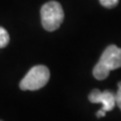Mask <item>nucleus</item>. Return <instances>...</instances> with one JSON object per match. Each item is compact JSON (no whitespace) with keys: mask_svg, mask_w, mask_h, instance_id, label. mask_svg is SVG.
I'll list each match as a JSON object with an SVG mask.
<instances>
[{"mask_svg":"<svg viewBox=\"0 0 121 121\" xmlns=\"http://www.w3.org/2000/svg\"><path fill=\"white\" fill-rule=\"evenodd\" d=\"M9 43V35L5 28L0 26V48H5Z\"/></svg>","mask_w":121,"mask_h":121,"instance_id":"nucleus-5","label":"nucleus"},{"mask_svg":"<svg viewBox=\"0 0 121 121\" xmlns=\"http://www.w3.org/2000/svg\"><path fill=\"white\" fill-rule=\"evenodd\" d=\"M121 68V48L110 44L105 48L99 62L93 69V76L97 80H104L113 70Z\"/></svg>","mask_w":121,"mask_h":121,"instance_id":"nucleus-1","label":"nucleus"},{"mask_svg":"<svg viewBox=\"0 0 121 121\" xmlns=\"http://www.w3.org/2000/svg\"><path fill=\"white\" fill-rule=\"evenodd\" d=\"M64 10L62 5L56 1H48L40 9L41 24L48 31L58 29L64 21Z\"/></svg>","mask_w":121,"mask_h":121,"instance_id":"nucleus-2","label":"nucleus"},{"mask_svg":"<svg viewBox=\"0 0 121 121\" xmlns=\"http://www.w3.org/2000/svg\"><path fill=\"white\" fill-rule=\"evenodd\" d=\"M50 77V70L45 66H35L20 81L19 87L23 91H36L48 84Z\"/></svg>","mask_w":121,"mask_h":121,"instance_id":"nucleus-3","label":"nucleus"},{"mask_svg":"<svg viewBox=\"0 0 121 121\" xmlns=\"http://www.w3.org/2000/svg\"><path fill=\"white\" fill-rule=\"evenodd\" d=\"M105 115H106V112H105L104 110H102V109L96 113V116L98 117V118H100V117H104Z\"/></svg>","mask_w":121,"mask_h":121,"instance_id":"nucleus-8","label":"nucleus"},{"mask_svg":"<svg viewBox=\"0 0 121 121\" xmlns=\"http://www.w3.org/2000/svg\"><path fill=\"white\" fill-rule=\"evenodd\" d=\"M89 100L91 103H101L103 105L102 110H104L105 112L111 111L116 105L115 93L111 92V91H108V90L101 92L98 89H94L89 94Z\"/></svg>","mask_w":121,"mask_h":121,"instance_id":"nucleus-4","label":"nucleus"},{"mask_svg":"<svg viewBox=\"0 0 121 121\" xmlns=\"http://www.w3.org/2000/svg\"><path fill=\"white\" fill-rule=\"evenodd\" d=\"M115 103L121 110V82L118 83V90L115 93Z\"/></svg>","mask_w":121,"mask_h":121,"instance_id":"nucleus-7","label":"nucleus"},{"mask_svg":"<svg viewBox=\"0 0 121 121\" xmlns=\"http://www.w3.org/2000/svg\"><path fill=\"white\" fill-rule=\"evenodd\" d=\"M101 5L106 7V8H113V7L117 6L119 0H99Z\"/></svg>","mask_w":121,"mask_h":121,"instance_id":"nucleus-6","label":"nucleus"}]
</instances>
